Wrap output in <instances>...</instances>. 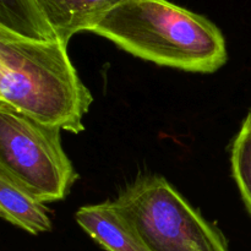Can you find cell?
Here are the masks:
<instances>
[{
  "mask_svg": "<svg viewBox=\"0 0 251 251\" xmlns=\"http://www.w3.org/2000/svg\"><path fill=\"white\" fill-rule=\"evenodd\" d=\"M0 216L32 235L51 230L46 203L2 171H0Z\"/></svg>",
  "mask_w": 251,
  "mask_h": 251,
  "instance_id": "cell-7",
  "label": "cell"
},
{
  "mask_svg": "<svg viewBox=\"0 0 251 251\" xmlns=\"http://www.w3.org/2000/svg\"><path fill=\"white\" fill-rule=\"evenodd\" d=\"M81 228L107 251H147L113 201L82 206L75 213Z\"/></svg>",
  "mask_w": 251,
  "mask_h": 251,
  "instance_id": "cell-5",
  "label": "cell"
},
{
  "mask_svg": "<svg viewBox=\"0 0 251 251\" xmlns=\"http://www.w3.org/2000/svg\"><path fill=\"white\" fill-rule=\"evenodd\" d=\"M93 97L61 39H29L0 28V103L64 131H83Z\"/></svg>",
  "mask_w": 251,
  "mask_h": 251,
  "instance_id": "cell-2",
  "label": "cell"
},
{
  "mask_svg": "<svg viewBox=\"0 0 251 251\" xmlns=\"http://www.w3.org/2000/svg\"><path fill=\"white\" fill-rule=\"evenodd\" d=\"M230 164L243 202L251 216V110L233 141Z\"/></svg>",
  "mask_w": 251,
  "mask_h": 251,
  "instance_id": "cell-9",
  "label": "cell"
},
{
  "mask_svg": "<svg viewBox=\"0 0 251 251\" xmlns=\"http://www.w3.org/2000/svg\"><path fill=\"white\" fill-rule=\"evenodd\" d=\"M60 131L0 103V171L44 203L66 198L78 178Z\"/></svg>",
  "mask_w": 251,
  "mask_h": 251,
  "instance_id": "cell-4",
  "label": "cell"
},
{
  "mask_svg": "<svg viewBox=\"0 0 251 251\" xmlns=\"http://www.w3.org/2000/svg\"><path fill=\"white\" fill-rule=\"evenodd\" d=\"M0 28L29 39H59L36 0H0Z\"/></svg>",
  "mask_w": 251,
  "mask_h": 251,
  "instance_id": "cell-8",
  "label": "cell"
},
{
  "mask_svg": "<svg viewBox=\"0 0 251 251\" xmlns=\"http://www.w3.org/2000/svg\"><path fill=\"white\" fill-rule=\"evenodd\" d=\"M59 39L69 44L74 34L88 31L124 0H36Z\"/></svg>",
  "mask_w": 251,
  "mask_h": 251,
  "instance_id": "cell-6",
  "label": "cell"
},
{
  "mask_svg": "<svg viewBox=\"0 0 251 251\" xmlns=\"http://www.w3.org/2000/svg\"><path fill=\"white\" fill-rule=\"evenodd\" d=\"M90 32L157 65L210 74L227 63L221 29L207 17L168 0H124Z\"/></svg>",
  "mask_w": 251,
  "mask_h": 251,
  "instance_id": "cell-1",
  "label": "cell"
},
{
  "mask_svg": "<svg viewBox=\"0 0 251 251\" xmlns=\"http://www.w3.org/2000/svg\"><path fill=\"white\" fill-rule=\"evenodd\" d=\"M113 202L147 251H230L223 233L163 176H140Z\"/></svg>",
  "mask_w": 251,
  "mask_h": 251,
  "instance_id": "cell-3",
  "label": "cell"
}]
</instances>
